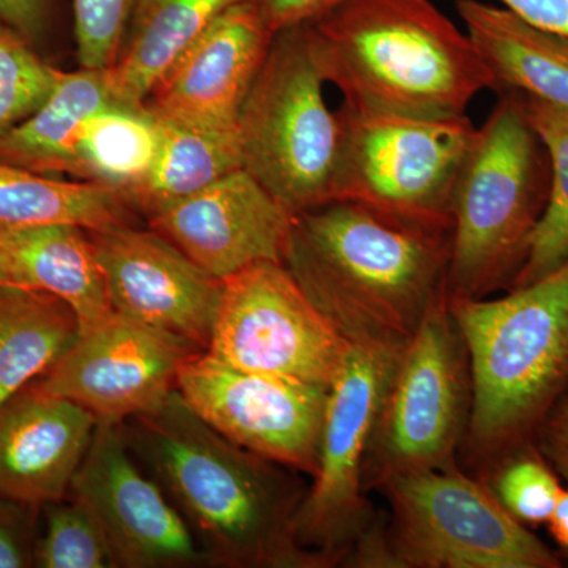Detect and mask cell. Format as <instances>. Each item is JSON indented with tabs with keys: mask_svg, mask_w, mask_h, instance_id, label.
I'll list each match as a JSON object with an SVG mask.
<instances>
[{
	"mask_svg": "<svg viewBox=\"0 0 568 568\" xmlns=\"http://www.w3.org/2000/svg\"><path fill=\"white\" fill-rule=\"evenodd\" d=\"M125 424L134 457L181 511L207 566H334L298 541L295 523L306 491L283 473L287 467L235 446L197 417L178 390Z\"/></svg>",
	"mask_w": 568,
	"mask_h": 568,
	"instance_id": "6da1fadb",
	"label": "cell"
},
{
	"mask_svg": "<svg viewBox=\"0 0 568 568\" xmlns=\"http://www.w3.org/2000/svg\"><path fill=\"white\" fill-rule=\"evenodd\" d=\"M452 227L349 200L294 215L283 264L347 343L405 347L447 298Z\"/></svg>",
	"mask_w": 568,
	"mask_h": 568,
	"instance_id": "7a4b0ae2",
	"label": "cell"
},
{
	"mask_svg": "<svg viewBox=\"0 0 568 568\" xmlns=\"http://www.w3.org/2000/svg\"><path fill=\"white\" fill-rule=\"evenodd\" d=\"M308 29L325 82L361 114L463 118L496 91L476 44L432 0H351Z\"/></svg>",
	"mask_w": 568,
	"mask_h": 568,
	"instance_id": "3957f363",
	"label": "cell"
},
{
	"mask_svg": "<svg viewBox=\"0 0 568 568\" xmlns=\"http://www.w3.org/2000/svg\"><path fill=\"white\" fill-rule=\"evenodd\" d=\"M470 375L467 440L499 465L532 447L568 394V257L500 298L447 301Z\"/></svg>",
	"mask_w": 568,
	"mask_h": 568,
	"instance_id": "277c9868",
	"label": "cell"
},
{
	"mask_svg": "<svg viewBox=\"0 0 568 568\" xmlns=\"http://www.w3.org/2000/svg\"><path fill=\"white\" fill-rule=\"evenodd\" d=\"M549 182L547 149L521 93L500 92L455 192L447 301L510 290L547 209Z\"/></svg>",
	"mask_w": 568,
	"mask_h": 568,
	"instance_id": "5b68a950",
	"label": "cell"
},
{
	"mask_svg": "<svg viewBox=\"0 0 568 568\" xmlns=\"http://www.w3.org/2000/svg\"><path fill=\"white\" fill-rule=\"evenodd\" d=\"M308 24L275 33L237 119L242 163L293 215L336 196L342 112L325 100Z\"/></svg>",
	"mask_w": 568,
	"mask_h": 568,
	"instance_id": "8992f818",
	"label": "cell"
},
{
	"mask_svg": "<svg viewBox=\"0 0 568 568\" xmlns=\"http://www.w3.org/2000/svg\"><path fill=\"white\" fill-rule=\"evenodd\" d=\"M392 507L386 534L369 529L353 562L394 568H559V556L511 517L493 489L457 466L379 481Z\"/></svg>",
	"mask_w": 568,
	"mask_h": 568,
	"instance_id": "52a82bcc",
	"label": "cell"
},
{
	"mask_svg": "<svg viewBox=\"0 0 568 568\" xmlns=\"http://www.w3.org/2000/svg\"><path fill=\"white\" fill-rule=\"evenodd\" d=\"M345 126L335 200L407 222L452 227V205L477 126L467 115L405 119L339 108Z\"/></svg>",
	"mask_w": 568,
	"mask_h": 568,
	"instance_id": "ba28073f",
	"label": "cell"
},
{
	"mask_svg": "<svg viewBox=\"0 0 568 568\" xmlns=\"http://www.w3.org/2000/svg\"><path fill=\"white\" fill-rule=\"evenodd\" d=\"M405 347L349 343L328 388L315 481L305 493L295 525L298 541L332 562L349 555L369 530L366 459Z\"/></svg>",
	"mask_w": 568,
	"mask_h": 568,
	"instance_id": "9c48e42d",
	"label": "cell"
},
{
	"mask_svg": "<svg viewBox=\"0 0 568 568\" xmlns=\"http://www.w3.org/2000/svg\"><path fill=\"white\" fill-rule=\"evenodd\" d=\"M467 402L466 347L443 298L418 325L392 376L366 459L377 484L394 474L455 466Z\"/></svg>",
	"mask_w": 568,
	"mask_h": 568,
	"instance_id": "30bf717a",
	"label": "cell"
},
{
	"mask_svg": "<svg viewBox=\"0 0 568 568\" xmlns=\"http://www.w3.org/2000/svg\"><path fill=\"white\" fill-rule=\"evenodd\" d=\"M347 347L286 265L264 261L224 280L204 351L239 368L331 388Z\"/></svg>",
	"mask_w": 568,
	"mask_h": 568,
	"instance_id": "8fae6325",
	"label": "cell"
},
{
	"mask_svg": "<svg viewBox=\"0 0 568 568\" xmlns=\"http://www.w3.org/2000/svg\"><path fill=\"white\" fill-rule=\"evenodd\" d=\"M175 390L235 446L315 476L328 388L239 368L196 351L183 362Z\"/></svg>",
	"mask_w": 568,
	"mask_h": 568,
	"instance_id": "7c38bea8",
	"label": "cell"
},
{
	"mask_svg": "<svg viewBox=\"0 0 568 568\" xmlns=\"http://www.w3.org/2000/svg\"><path fill=\"white\" fill-rule=\"evenodd\" d=\"M196 351L203 349L114 313L80 332L37 384L84 407L99 424L122 425L162 406L178 387L183 362Z\"/></svg>",
	"mask_w": 568,
	"mask_h": 568,
	"instance_id": "4fadbf2b",
	"label": "cell"
},
{
	"mask_svg": "<svg viewBox=\"0 0 568 568\" xmlns=\"http://www.w3.org/2000/svg\"><path fill=\"white\" fill-rule=\"evenodd\" d=\"M70 493L99 519L115 567L207 566L171 497L138 466L122 425L97 424Z\"/></svg>",
	"mask_w": 568,
	"mask_h": 568,
	"instance_id": "5bb4252c",
	"label": "cell"
},
{
	"mask_svg": "<svg viewBox=\"0 0 568 568\" xmlns=\"http://www.w3.org/2000/svg\"><path fill=\"white\" fill-rule=\"evenodd\" d=\"M88 234L114 313L207 349L223 282L151 227L115 224Z\"/></svg>",
	"mask_w": 568,
	"mask_h": 568,
	"instance_id": "9a60e30c",
	"label": "cell"
},
{
	"mask_svg": "<svg viewBox=\"0 0 568 568\" xmlns=\"http://www.w3.org/2000/svg\"><path fill=\"white\" fill-rule=\"evenodd\" d=\"M148 220L151 230L224 282L253 264L283 263L294 215L241 168Z\"/></svg>",
	"mask_w": 568,
	"mask_h": 568,
	"instance_id": "2e32d148",
	"label": "cell"
},
{
	"mask_svg": "<svg viewBox=\"0 0 568 568\" xmlns=\"http://www.w3.org/2000/svg\"><path fill=\"white\" fill-rule=\"evenodd\" d=\"M274 37L260 0L239 3L216 18L145 104L178 125L237 130L242 104Z\"/></svg>",
	"mask_w": 568,
	"mask_h": 568,
	"instance_id": "e0dca14e",
	"label": "cell"
},
{
	"mask_svg": "<svg viewBox=\"0 0 568 568\" xmlns=\"http://www.w3.org/2000/svg\"><path fill=\"white\" fill-rule=\"evenodd\" d=\"M97 418L29 384L0 407V499L39 508L69 496Z\"/></svg>",
	"mask_w": 568,
	"mask_h": 568,
	"instance_id": "ac0fdd59",
	"label": "cell"
},
{
	"mask_svg": "<svg viewBox=\"0 0 568 568\" xmlns=\"http://www.w3.org/2000/svg\"><path fill=\"white\" fill-rule=\"evenodd\" d=\"M459 20L496 82L568 108V36L529 24L497 3L457 0Z\"/></svg>",
	"mask_w": 568,
	"mask_h": 568,
	"instance_id": "d6986e66",
	"label": "cell"
},
{
	"mask_svg": "<svg viewBox=\"0 0 568 568\" xmlns=\"http://www.w3.org/2000/svg\"><path fill=\"white\" fill-rule=\"evenodd\" d=\"M0 254L18 286L43 291L73 310L80 332L114 315L88 230L47 224L0 237Z\"/></svg>",
	"mask_w": 568,
	"mask_h": 568,
	"instance_id": "ffe728a7",
	"label": "cell"
},
{
	"mask_svg": "<svg viewBox=\"0 0 568 568\" xmlns=\"http://www.w3.org/2000/svg\"><path fill=\"white\" fill-rule=\"evenodd\" d=\"M245 2L252 0H136L121 52L108 69L115 102L145 104L216 18Z\"/></svg>",
	"mask_w": 568,
	"mask_h": 568,
	"instance_id": "44dd1931",
	"label": "cell"
},
{
	"mask_svg": "<svg viewBox=\"0 0 568 568\" xmlns=\"http://www.w3.org/2000/svg\"><path fill=\"white\" fill-rule=\"evenodd\" d=\"M115 102L108 70H58L47 102L0 138V160L44 175L77 178L82 126Z\"/></svg>",
	"mask_w": 568,
	"mask_h": 568,
	"instance_id": "7402d4cb",
	"label": "cell"
},
{
	"mask_svg": "<svg viewBox=\"0 0 568 568\" xmlns=\"http://www.w3.org/2000/svg\"><path fill=\"white\" fill-rule=\"evenodd\" d=\"M80 335V323L61 298L0 287V407L43 376Z\"/></svg>",
	"mask_w": 568,
	"mask_h": 568,
	"instance_id": "603a6c76",
	"label": "cell"
},
{
	"mask_svg": "<svg viewBox=\"0 0 568 568\" xmlns=\"http://www.w3.org/2000/svg\"><path fill=\"white\" fill-rule=\"evenodd\" d=\"M121 194L88 181H59L0 160V237L47 224L103 230L130 224Z\"/></svg>",
	"mask_w": 568,
	"mask_h": 568,
	"instance_id": "cb8c5ba5",
	"label": "cell"
},
{
	"mask_svg": "<svg viewBox=\"0 0 568 568\" xmlns=\"http://www.w3.org/2000/svg\"><path fill=\"white\" fill-rule=\"evenodd\" d=\"M159 121L162 148L151 174L122 196L130 211L148 219L244 168L237 130L193 129Z\"/></svg>",
	"mask_w": 568,
	"mask_h": 568,
	"instance_id": "d4e9b609",
	"label": "cell"
},
{
	"mask_svg": "<svg viewBox=\"0 0 568 568\" xmlns=\"http://www.w3.org/2000/svg\"><path fill=\"white\" fill-rule=\"evenodd\" d=\"M162 138V123L148 104H111L82 126L77 179L108 186L123 196L151 174Z\"/></svg>",
	"mask_w": 568,
	"mask_h": 568,
	"instance_id": "484cf974",
	"label": "cell"
},
{
	"mask_svg": "<svg viewBox=\"0 0 568 568\" xmlns=\"http://www.w3.org/2000/svg\"><path fill=\"white\" fill-rule=\"evenodd\" d=\"M521 95L530 125L547 149L551 182L547 209L530 241L528 260L510 290L537 282L568 257V108Z\"/></svg>",
	"mask_w": 568,
	"mask_h": 568,
	"instance_id": "4316f807",
	"label": "cell"
},
{
	"mask_svg": "<svg viewBox=\"0 0 568 568\" xmlns=\"http://www.w3.org/2000/svg\"><path fill=\"white\" fill-rule=\"evenodd\" d=\"M47 528L33 549L41 568L115 567L110 541L91 508L73 496L70 503L48 504Z\"/></svg>",
	"mask_w": 568,
	"mask_h": 568,
	"instance_id": "83f0119b",
	"label": "cell"
},
{
	"mask_svg": "<svg viewBox=\"0 0 568 568\" xmlns=\"http://www.w3.org/2000/svg\"><path fill=\"white\" fill-rule=\"evenodd\" d=\"M58 69L41 61L32 43L0 21V138L47 102Z\"/></svg>",
	"mask_w": 568,
	"mask_h": 568,
	"instance_id": "f1b7e54d",
	"label": "cell"
},
{
	"mask_svg": "<svg viewBox=\"0 0 568 568\" xmlns=\"http://www.w3.org/2000/svg\"><path fill=\"white\" fill-rule=\"evenodd\" d=\"M491 489L508 514L529 528L547 525L564 488L532 446L496 466Z\"/></svg>",
	"mask_w": 568,
	"mask_h": 568,
	"instance_id": "f546056e",
	"label": "cell"
},
{
	"mask_svg": "<svg viewBox=\"0 0 568 568\" xmlns=\"http://www.w3.org/2000/svg\"><path fill=\"white\" fill-rule=\"evenodd\" d=\"M136 0H73L74 39L82 69L108 70L118 59Z\"/></svg>",
	"mask_w": 568,
	"mask_h": 568,
	"instance_id": "4dcf8cb0",
	"label": "cell"
},
{
	"mask_svg": "<svg viewBox=\"0 0 568 568\" xmlns=\"http://www.w3.org/2000/svg\"><path fill=\"white\" fill-rule=\"evenodd\" d=\"M24 510L31 508L0 499V568H22L33 562Z\"/></svg>",
	"mask_w": 568,
	"mask_h": 568,
	"instance_id": "1f68e13d",
	"label": "cell"
},
{
	"mask_svg": "<svg viewBox=\"0 0 568 568\" xmlns=\"http://www.w3.org/2000/svg\"><path fill=\"white\" fill-rule=\"evenodd\" d=\"M351 0H260L264 20L272 33L312 24Z\"/></svg>",
	"mask_w": 568,
	"mask_h": 568,
	"instance_id": "d6a6232c",
	"label": "cell"
},
{
	"mask_svg": "<svg viewBox=\"0 0 568 568\" xmlns=\"http://www.w3.org/2000/svg\"><path fill=\"white\" fill-rule=\"evenodd\" d=\"M534 447L568 487V394L541 424Z\"/></svg>",
	"mask_w": 568,
	"mask_h": 568,
	"instance_id": "836d02e7",
	"label": "cell"
},
{
	"mask_svg": "<svg viewBox=\"0 0 568 568\" xmlns=\"http://www.w3.org/2000/svg\"><path fill=\"white\" fill-rule=\"evenodd\" d=\"M529 24L568 36V0H496Z\"/></svg>",
	"mask_w": 568,
	"mask_h": 568,
	"instance_id": "e575fe53",
	"label": "cell"
},
{
	"mask_svg": "<svg viewBox=\"0 0 568 568\" xmlns=\"http://www.w3.org/2000/svg\"><path fill=\"white\" fill-rule=\"evenodd\" d=\"M48 0H0V21L33 43L47 22Z\"/></svg>",
	"mask_w": 568,
	"mask_h": 568,
	"instance_id": "d590c367",
	"label": "cell"
},
{
	"mask_svg": "<svg viewBox=\"0 0 568 568\" xmlns=\"http://www.w3.org/2000/svg\"><path fill=\"white\" fill-rule=\"evenodd\" d=\"M547 525L556 544L568 551V488H564L560 493L558 504Z\"/></svg>",
	"mask_w": 568,
	"mask_h": 568,
	"instance_id": "8d00e7d4",
	"label": "cell"
},
{
	"mask_svg": "<svg viewBox=\"0 0 568 568\" xmlns=\"http://www.w3.org/2000/svg\"><path fill=\"white\" fill-rule=\"evenodd\" d=\"M3 286H18V284L10 274L9 265H7L6 260H3L2 254H0V287Z\"/></svg>",
	"mask_w": 568,
	"mask_h": 568,
	"instance_id": "74e56055",
	"label": "cell"
}]
</instances>
